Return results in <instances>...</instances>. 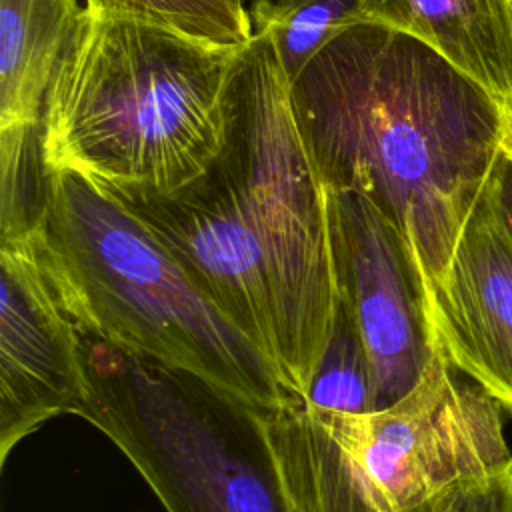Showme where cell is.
Segmentation results:
<instances>
[{
	"mask_svg": "<svg viewBox=\"0 0 512 512\" xmlns=\"http://www.w3.org/2000/svg\"><path fill=\"white\" fill-rule=\"evenodd\" d=\"M32 242L84 334L188 376L246 410H274L296 396L274 360L222 312L152 226L84 176L50 168Z\"/></svg>",
	"mask_w": 512,
	"mask_h": 512,
	"instance_id": "cell-4",
	"label": "cell"
},
{
	"mask_svg": "<svg viewBox=\"0 0 512 512\" xmlns=\"http://www.w3.org/2000/svg\"><path fill=\"white\" fill-rule=\"evenodd\" d=\"M306 404L336 412L374 410V388L366 352L346 314L338 308L332 338L320 360Z\"/></svg>",
	"mask_w": 512,
	"mask_h": 512,
	"instance_id": "cell-15",
	"label": "cell"
},
{
	"mask_svg": "<svg viewBox=\"0 0 512 512\" xmlns=\"http://www.w3.org/2000/svg\"><path fill=\"white\" fill-rule=\"evenodd\" d=\"M126 204L306 398L338 314L328 186L266 38L240 52L208 170L174 194Z\"/></svg>",
	"mask_w": 512,
	"mask_h": 512,
	"instance_id": "cell-1",
	"label": "cell"
},
{
	"mask_svg": "<svg viewBox=\"0 0 512 512\" xmlns=\"http://www.w3.org/2000/svg\"><path fill=\"white\" fill-rule=\"evenodd\" d=\"M488 190L498 212L512 230V132L508 134L498 154L492 176L488 180Z\"/></svg>",
	"mask_w": 512,
	"mask_h": 512,
	"instance_id": "cell-17",
	"label": "cell"
},
{
	"mask_svg": "<svg viewBox=\"0 0 512 512\" xmlns=\"http://www.w3.org/2000/svg\"><path fill=\"white\" fill-rule=\"evenodd\" d=\"M84 6L104 16L148 22L212 46L242 48L254 38L246 0H84Z\"/></svg>",
	"mask_w": 512,
	"mask_h": 512,
	"instance_id": "cell-14",
	"label": "cell"
},
{
	"mask_svg": "<svg viewBox=\"0 0 512 512\" xmlns=\"http://www.w3.org/2000/svg\"><path fill=\"white\" fill-rule=\"evenodd\" d=\"M82 10L80 0H0V128L40 124Z\"/></svg>",
	"mask_w": 512,
	"mask_h": 512,
	"instance_id": "cell-11",
	"label": "cell"
},
{
	"mask_svg": "<svg viewBox=\"0 0 512 512\" xmlns=\"http://www.w3.org/2000/svg\"><path fill=\"white\" fill-rule=\"evenodd\" d=\"M254 420L290 512H418L512 462L504 408L438 350L384 408L336 412L294 396Z\"/></svg>",
	"mask_w": 512,
	"mask_h": 512,
	"instance_id": "cell-5",
	"label": "cell"
},
{
	"mask_svg": "<svg viewBox=\"0 0 512 512\" xmlns=\"http://www.w3.org/2000/svg\"><path fill=\"white\" fill-rule=\"evenodd\" d=\"M0 466L12 448L88 390L84 334L32 238L0 244Z\"/></svg>",
	"mask_w": 512,
	"mask_h": 512,
	"instance_id": "cell-8",
	"label": "cell"
},
{
	"mask_svg": "<svg viewBox=\"0 0 512 512\" xmlns=\"http://www.w3.org/2000/svg\"><path fill=\"white\" fill-rule=\"evenodd\" d=\"M370 0H252L254 36L266 38L288 82L348 28L366 22Z\"/></svg>",
	"mask_w": 512,
	"mask_h": 512,
	"instance_id": "cell-12",
	"label": "cell"
},
{
	"mask_svg": "<svg viewBox=\"0 0 512 512\" xmlns=\"http://www.w3.org/2000/svg\"><path fill=\"white\" fill-rule=\"evenodd\" d=\"M444 496V494H442ZM442 496L440 498H436L434 502H430V504H426L424 508H420L418 512H442Z\"/></svg>",
	"mask_w": 512,
	"mask_h": 512,
	"instance_id": "cell-18",
	"label": "cell"
},
{
	"mask_svg": "<svg viewBox=\"0 0 512 512\" xmlns=\"http://www.w3.org/2000/svg\"><path fill=\"white\" fill-rule=\"evenodd\" d=\"M242 50L84 6L44 96L48 168L124 202L184 188L222 148Z\"/></svg>",
	"mask_w": 512,
	"mask_h": 512,
	"instance_id": "cell-3",
	"label": "cell"
},
{
	"mask_svg": "<svg viewBox=\"0 0 512 512\" xmlns=\"http://www.w3.org/2000/svg\"><path fill=\"white\" fill-rule=\"evenodd\" d=\"M442 512H512V462L442 496Z\"/></svg>",
	"mask_w": 512,
	"mask_h": 512,
	"instance_id": "cell-16",
	"label": "cell"
},
{
	"mask_svg": "<svg viewBox=\"0 0 512 512\" xmlns=\"http://www.w3.org/2000/svg\"><path fill=\"white\" fill-rule=\"evenodd\" d=\"M290 98L324 184L364 194L392 220L426 302L512 112L426 42L376 22L326 44L290 82Z\"/></svg>",
	"mask_w": 512,
	"mask_h": 512,
	"instance_id": "cell-2",
	"label": "cell"
},
{
	"mask_svg": "<svg viewBox=\"0 0 512 512\" xmlns=\"http://www.w3.org/2000/svg\"><path fill=\"white\" fill-rule=\"evenodd\" d=\"M366 22L426 42L512 112V0H370Z\"/></svg>",
	"mask_w": 512,
	"mask_h": 512,
	"instance_id": "cell-10",
	"label": "cell"
},
{
	"mask_svg": "<svg viewBox=\"0 0 512 512\" xmlns=\"http://www.w3.org/2000/svg\"><path fill=\"white\" fill-rule=\"evenodd\" d=\"M338 308L366 352L374 410L402 398L434 354L424 298L392 220L356 190L328 188Z\"/></svg>",
	"mask_w": 512,
	"mask_h": 512,
	"instance_id": "cell-7",
	"label": "cell"
},
{
	"mask_svg": "<svg viewBox=\"0 0 512 512\" xmlns=\"http://www.w3.org/2000/svg\"><path fill=\"white\" fill-rule=\"evenodd\" d=\"M424 312L434 350L512 416V230L488 184Z\"/></svg>",
	"mask_w": 512,
	"mask_h": 512,
	"instance_id": "cell-9",
	"label": "cell"
},
{
	"mask_svg": "<svg viewBox=\"0 0 512 512\" xmlns=\"http://www.w3.org/2000/svg\"><path fill=\"white\" fill-rule=\"evenodd\" d=\"M0 168V244L30 240L40 230L50 186L40 124L0 128Z\"/></svg>",
	"mask_w": 512,
	"mask_h": 512,
	"instance_id": "cell-13",
	"label": "cell"
},
{
	"mask_svg": "<svg viewBox=\"0 0 512 512\" xmlns=\"http://www.w3.org/2000/svg\"><path fill=\"white\" fill-rule=\"evenodd\" d=\"M84 346L88 390L74 414L126 456L166 512H290L254 410L88 334Z\"/></svg>",
	"mask_w": 512,
	"mask_h": 512,
	"instance_id": "cell-6",
	"label": "cell"
}]
</instances>
